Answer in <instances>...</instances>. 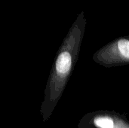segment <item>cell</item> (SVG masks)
Returning a JSON list of instances; mask_svg holds the SVG:
<instances>
[{"instance_id": "1", "label": "cell", "mask_w": 129, "mask_h": 128, "mask_svg": "<svg viewBox=\"0 0 129 128\" xmlns=\"http://www.w3.org/2000/svg\"><path fill=\"white\" fill-rule=\"evenodd\" d=\"M87 20L84 11L76 17L56 54L46 83L40 107L42 121L46 122L60 100L79 57Z\"/></svg>"}, {"instance_id": "2", "label": "cell", "mask_w": 129, "mask_h": 128, "mask_svg": "<svg viewBox=\"0 0 129 128\" xmlns=\"http://www.w3.org/2000/svg\"><path fill=\"white\" fill-rule=\"evenodd\" d=\"M93 60L105 68L129 65V35L118 37L98 49Z\"/></svg>"}, {"instance_id": "3", "label": "cell", "mask_w": 129, "mask_h": 128, "mask_svg": "<svg viewBox=\"0 0 129 128\" xmlns=\"http://www.w3.org/2000/svg\"><path fill=\"white\" fill-rule=\"evenodd\" d=\"M77 127L78 128H129V120L126 112L97 110L83 115Z\"/></svg>"}]
</instances>
